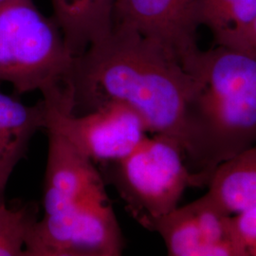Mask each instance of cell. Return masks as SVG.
Instances as JSON below:
<instances>
[{"instance_id":"1","label":"cell","mask_w":256,"mask_h":256,"mask_svg":"<svg viewBox=\"0 0 256 256\" xmlns=\"http://www.w3.org/2000/svg\"><path fill=\"white\" fill-rule=\"evenodd\" d=\"M66 84L72 113L120 102L137 112L150 133L172 138L183 149L194 79L176 58L146 38L113 28L75 58Z\"/></svg>"},{"instance_id":"2","label":"cell","mask_w":256,"mask_h":256,"mask_svg":"<svg viewBox=\"0 0 256 256\" xmlns=\"http://www.w3.org/2000/svg\"><path fill=\"white\" fill-rule=\"evenodd\" d=\"M190 74L184 155L208 184L218 166L256 144V52L216 45Z\"/></svg>"},{"instance_id":"3","label":"cell","mask_w":256,"mask_h":256,"mask_svg":"<svg viewBox=\"0 0 256 256\" xmlns=\"http://www.w3.org/2000/svg\"><path fill=\"white\" fill-rule=\"evenodd\" d=\"M75 57L54 20L34 0H10L0 5V81L18 94L46 95L63 86Z\"/></svg>"},{"instance_id":"4","label":"cell","mask_w":256,"mask_h":256,"mask_svg":"<svg viewBox=\"0 0 256 256\" xmlns=\"http://www.w3.org/2000/svg\"><path fill=\"white\" fill-rule=\"evenodd\" d=\"M102 166L129 214L148 230L178 206L187 188L204 184L190 169L178 142L160 134L147 136L130 154Z\"/></svg>"},{"instance_id":"5","label":"cell","mask_w":256,"mask_h":256,"mask_svg":"<svg viewBox=\"0 0 256 256\" xmlns=\"http://www.w3.org/2000/svg\"><path fill=\"white\" fill-rule=\"evenodd\" d=\"M124 240L108 194L44 214L28 236L25 256H118Z\"/></svg>"},{"instance_id":"6","label":"cell","mask_w":256,"mask_h":256,"mask_svg":"<svg viewBox=\"0 0 256 256\" xmlns=\"http://www.w3.org/2000/svg\"><path fill=\"white\" fill-rule=\"evenodd\" d=\"M48 132L57 134L101 165L130 154L148 136L144 120L120 102H108L82 114H74L54 99H44Z\"/></svg>"},{"instance_id":"7","label":"cell","mask_w":256,"mask_h":256,"mask_svg":"<svg viewBox=\"0 0 256 256\" xmlns=\"http://www.w3.org/2000/svg\"><path fill=\"white\" fill-rule=\"evenodd\" d=\"M198 0H116L113 28L134 32L176 58L190 74L198 45Z\"/></svg>"},{"instance_id":"8","label":"cell","mask_w":256,"mask_h":256,"mask_svg":"<svg viewBox=\"0 0 256 256\" xmlns=\"http://www.w3.org/2000/svg\"><path fill=\"white\" fill-rule=\"evenodd\" d=\"M232 216L206 192L178 206L158 220L152 232L162 238L168 256H242Z\"/></svg>"},{"instance_id":"9","label":"cell","mask_w":256,"mask_h":256,"mask_svg":"<svg viewBox=\"0 0 256 256\" xmlns=\"http://www.w3.org/2000/svg\"><path fill=\"white\" fill-rule=\"evenodd\" d=\"M48 135L44 214L57 212L106 194L102 176L95 164L63 138L52 132H48Z\"/></svg>"},{"instance_id":"10","label":"cell","mask_w":256,"mask_h":256,"mask_svg":"<svg viewBox=\"0 0 256 256\" xmlns=\"http://www.w3.org/2000/svg\"><path fill=\"white\" fill-rule=\"evenodd\" d=\"M52 19L74 57L113 30L116 0H50Z\"/></svg>"},{"instance_id":"11","label":"cell","mask_w":256,"mask_h":256,"mask_svg":"<svg viewBox=\"0 0 256 256\" xmlns=\"http://www.w3.org/2000/svg\"><path fill=\"white\" fill-rule=\"evenodd\" d=\"M208 194L230 216L256 207V144L216 168Z\"/></svg>"},{"instance_id":"12","label":"cell","mask_w":256,"mask_h":256,"mask_svg":"<svg viewBox=\"0 0 256 256\" xmlns=\"http://www.w3.org/2000/svg\"><path fill=\"white\" fill-rule=\"evenodd\" d=\"M200 26L216 45L238 48L256 19V0H198Z\"/></svg>"},{"instance_id":"13","label":"cell","mask_w":256,"mask_h":256,"mask_svg":"<svg viewBox=\"0 0 256 256\" xmlns=\"http://www.w3.org/2000/svg\"><path fill=\"white\" fill-rule=\"evenodd\" d=\"M46 117L43 99L34 106H26L0 92V138L22 158L32 138L38 130L45 129Z\"/></svg>"},{"instance_id":"14","label":"cell","mask_w":256,"mask_h":256,"mask_svg":"<svg viewBox=\"0 0 256 256\" xmlns=\"http://www.w3.org/2000/svg\"><path fill=\"white\" fill-rule=\"evenodd\" d=\"M37 218L36 204L12 206L0 200V256H25L28 236Z\"/></svg>"},{"instance_id":"15","label":"cell","mask_w":256,"mask_h":256,"mask_svg":"<svg viewBox=\"0 0 256 256\" xmlns=\"http://www.w3.org/2000/svg\"><path fill=\"white\" fill-rule=\"evenodd\" d=\"M232 221L242 256H256V207L232 216Z\"/></svg>"},{"instance_id":"16","label":"cell","mask_w":256,"mask_h":256,"mask_svg":"<svg viewBox=\"0 0 256 256\" xmlns=\"http://www.w3.org/2000/svg\"><path fill=\"white\" fill-rule=\"evenodd\" d=\"M21 158V156L0 138V200H5V191L10 178Z\"/></svg>"},{"instance_id":"17","label":"cell","mask_w":256,"mask_h":256,"mask_svg":"<svg viewBox=\"0 0 256 256\" xmlns=\"http://www.w3.org/2000/svg\"><path fill=\"white\" fill-rule=\"evenodd\" d=\"M238 48L256 52V21L254 22L252 26L250 28V30H248L246 37H245L244 41L242 42L241 46H239Z\"/></svg>"},{"instance_id":"18","label":"cell","mask_w":256,"mask_h":256,"mask_svg":"<svg viewBox=\"0 0 256 256\" xmlns=\"http://www.w3.org/2000/svg\"><path fill=\"white\" fill-rule=\"evenodd\" d=\"M10 0H0V5H3V4H5V3H7V2H9Z\"/></svg>"}]
</instances>
